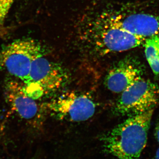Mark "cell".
<instances>
[{
  "label": "cell",
  "instance_id": "cell-3",
  "mask_svg": "<svg viewBox=\"0 0 159 159\" xmlns=\"http://www.w3.org/2000/svg\"><path fill=\"white\" fill-rule=\"evenodd\" d=\"M40 55L31 65L26 93L33 99L54 93L67 84L70 76L66 69Z\"/></svg>",
  "mask_w": 159,
  "mask_h": 159
},
{
  "label": "cell",
  "instance_id": "cell-8",
  "mask_svg": "<svg viewBox=\"0 0 159 159\" xmlns=\"http://www.w3.org/2000/svg\"><path fill=\"white\" fill-rule=\"evenodd\" d=\"M115 25L129 33L148 38L159 34V16L147 13L105 11Z\"/></svg>",
  "mask_w": 159,
  "mask_h": 159
},
{
  "label": "cell",
  "instance_id": "cell-5",
  "mask_svg": "<svg viewBox=\"0 0 159 159\" xmlns=\"http://www.w3.org/2000/svg\"><path fill=\"white\" fill-rule=\"evenodd\" d=\"M159 101V87L141 78L121 93L113 108L117 116H135L153 109Z\"/></svg>",
  "mask_w": 159,
  "mask_h": 159
},
{
  "label": "cell",
  "instance_id": "cell-6",
  "mask_svg": "<svg viewBox=\"0 0 159 159\" xmlns=\"http://www.w3.org/2000/svg\"><path fill=\"white\" fill-rule=\"evenodd\" d=\"M48 109L56 119L71 122H81L92 118L96 104L88 95L68 92L60 95L48 104Z\"/></svg>",
  "mask_w": 159,
  "mask_h": 159
},
{
  "label": "cell",
  "instance_id": "cell-1",
  "mask_svg": "<svg viewBox=\"0 0 159 159\" xmlns=\"http://www.w3.org/2000/svg\"><path fill=\"white\" fill-rule=\"evenodd\" d=\"M153 109L130 116L101 137L103 151L118 159H140Z\"/></svg>",
  "mask_w": 159,
  "mask_h": 159
},
{
  "label": "cell",
  "instance_id": "cell-11",
  "mask_svg": "<svg viewBox=\"0 0 159 159\" xmlns=\"http://www.w3.org/2000/svg\"><path fill=\"white\" fill-rule=\"evenodd\" d=\"M14 0H0V35L5 33V22Z\"/></svg>",
  "mask_w": 159,
  "mask_h": 159
},
{
  "label": "cell",
  "instance_id": "cell-12",
  "mask_svg": "<svg viewBox=\"0 0 159 159\" xmlns=\"http://www.w3.org/2000/svg\"><path fill=\"white\" fill-rule=\"evenodd\" d=\"M155 135L157 141L159 143V118L157 121L156 125Z\"/></svg>",
  "mask_w": 159,
  "mask_h": 159
},
{
  "label": "cell",
  "instance_id": "cell-4",
  "mask_svg": "<svg viewBox=\"0 0 159 159\" xmlns=\"http://www.w3.org/2000/svg\"><path fill=\"white\" fill-rule=\"evenodd\" d=\"M44 54L42 47L34 40L15 41L0 50V73L7 72L27 84L32 62Z\"/></svg>",
  "mask_w": 159,
  "mask_h": 159
},
{
  "label": "cell",
  "instance_id": "cell-13",
  "mask_svg": "<svg viewBox=\"0 0 159 159\" xmlns=\"http://www.w3.org/2000/svg\"><path fill=\"white\" fill-rule=\"evenodd\" d=\"M155 159H159V148H158L156 153L155 158Z\"/></svg>",
  "mask_w": 159,
  "mask_h": 159
},
{
  "label": "cell",
  "instance_id": "cell-10",
  "mask_svg": "<svg viewBox=\"0 0 159 159\" xmlns=\"http://www.w3.org/2000/svg\"><path fill=\"white\" fill-rule=\"evenodd\" d=\"M145 57L155 75L159 77V34L145 39Z\"/></svg>",
  "mask_w": 159,
  "mask_h": 159
},
{
  "label": "cell",
  "instance_id": "cell-7",
  "mask_svg": "<svg viewBox=\"0 0 159 159\" xmlns=\"http://www.w3.org/2000/svg\"><path fill=\"white\" fill-rule=\"evenodd\" d=\"M144 71L138 58L134 56H126L111 67L106 76L104 84L111 92L121 93L142 78Z\"/></svg>",
  "mask_w": 159,
  "mask_h": 159
},
{
  "label": "cell",
  "instance_id": "cell-2",
  "mask_svg": "<svg viewBox=\"0 0 159 159\" xmlns=\"http://www.w3.org/2000/svg\"><path fill=\"white\" fill-rule=\"evenodd\" d=\"M80 36L84 44L101 55L135 48L146 39L118 27L105 12L88 20L82 27Z\"/></svg>",
  "mask_w": 159,
  "mask_h": 159
},
{
  "label": "cell",
  "instance_id": "cell-9",
  "mask_svg": "<svg viewBox=\"0 0 159 159\" xmlns=\"http://www.w3.org/2000/svg\"><path fill=\"white\" fill-rule=\"evenodd\" d=\"M5 93L7 102L19 116L30 122L38 118L40 111L37 102L26 93L25 87L20 83L8 81L5 85Z\"/></svg>",
  "mask_w": 159,
  "mask_h": 159
}]
</instances>
